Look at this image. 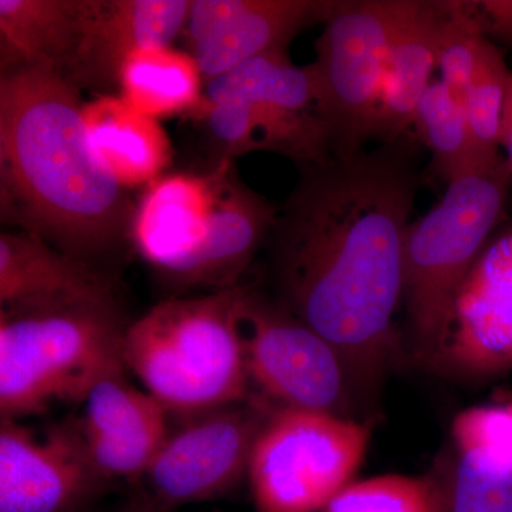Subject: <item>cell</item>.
Masks as SVG:
<instances>
[{
	"instance_id": "cell-19",
	"label": "cell",
	"mask_w": 512,
	"mask_h": 512,
	"mask_svg": "<svg viewBox=\"0 0 512 512\" xmlns=\"http://www.w3.org/2000/svg\"><path fill=\"white\" fill-rule=\"evenodd\" d=\"M90 140L110 173L126 190L150 185L171 160L170 138L157 119L123 97L101 94L84 104Z\"/></svg>"
},
{
	"instance_id": "cell-5",
	"label": "cell",
	"mask_w": 512,
	"mask_h": 512,
	"mask_svg": "<svg viewBox=\"0 0 512 512\" xmlns=\"http://www.w3.org/2000/svg\"><path fill=\"white\" fill-rule=\"evenodd\" d=\"M126 330L117 298L0 311L2 419L82 403L94 384L126 370Z\"/></svg>"
},
{
	"instance_id": "cell-24",
	"label": "cell",
	"mask_w": 512,
	"mask_h": 512,
	"mask_svg": "<svg viewBox=\"0 0 512 512\" xmlns=\"http://www.w3.org/2000/svg\"><path fill=\"white\" fill-rule=\"evenodd\" d=\"M436 485L440 512H512V473L468 454L456 451Z\"/></svg>"
},
{
	"instance_id": "cell-2",
	"label": "cell",
	"mask_w": 512,
	"mask_h": 512,
	"mask_svg": "<svg viewBox=\"0 0 512 512\" xmlns=\"http://www.w3.org/2000/svg\"><path fill=\"white\" fill-rule=\"evenodd\" d=\"M79 89L49 66L0 76L2 220L99 265L130 242L137 205L90 140Z\"/></svg>"
},
{
	"instance_id": "cell-20",
	"label": "cell",
	"mask_w": 512,
	"mask_h": 512,
	"mask_svg": "<svg viewBox=\"0 0 512 512\" xmlns=\"http://www.w3.org/2000/svg\"><path fill=\"white\" fill-rule=\"evenodd\" d=\"M86 8L87 0H0L2 73L26 66L66 72Z\"/></svg>"
},
{
	"instance_id": "cell-8",
	"label": "cell",
	"mask_w": 512,
	"mask_h": 512,
	"mask_svg": "<svg viewBox=\"0 0 512 512\" xmlns=\"http://www.w3.org/2000/svg\"><path fill=\"white\" fill-rule=\"evenodd\" d=\"M369 430L338 414L275 409L249 463L255 512H318L353 483Z\"/></svg>"
},
{
	"instance_id": "cell-30",
	"label": "cell",
	"mask_w": 512,
	"mask_h": 512,
	"mask_svg": "<svg viewBox=\"0 0 512 512\" xmlns=\"http://www.w3.org/2000/svg\"><path fill=\"white\" fill-rule=\"evenodd\" d=\"M123 512H167L164 507L156 503L150 495H140L134 498L130 504L124 508Z\"/></svg>"
},
{
	"instance_id": "cell-15",
	"label": "cell",
	"mask_w": 512,
	"mask_h": 512,
	"mask_svg": "<svg viewBox=\"0 0 512 512\" xmlns=\"http://www.w3.org/2000/svg\"><path fill=\"white\" fill-rule=\"evenodd\" d=\"M190 8L191 0H87L82 35L62 76L79 90L111 94L127 57L171 46L184 33Z\"/></svg>"
},
{
	"instance_id": "cell-17",
	"label": "cell",
	"mask_w": 512,
	"mask_h": 512,
	"mask_svg": "<svg viewBox=\"0 0 512 512\" xmlns=\"http://www.w3.org/2000/svg\"><path fill=\"white\" fill-rule=\"evenodd\" d=\"M116 298L101 266L74 258L26 232L0 235V311H30Z\"/></svg>"
},
{
	"instance_id": "cell-26",
	"label": "cell",
	"mask_w": 512,
	"mask_h": 512,
	"mask_svg": "<svg viewBox=\"0 0 512 512\" xmlns=\"http://www.w3.org/2000/svg\"><path fill=\"white\" fill-rule=\"evenodd\" d=\"M446 16L441 26L437 69L441 80L460 106L466 104L468 90L476 74L485 37L471 2H444Z\"/></svg>"
},
{
	"instance_id": "cell-4",
	"label": "cell",
	"mask_w": 512,
	"mask_h": 512,
	"mask_svg": "<svg viewBox=\"0 0 512 512\" xmlns=\"http://www.w3.org/2000/svg\"><path fill=\"white\" fill-rule=\"evenodd\" d=\"M241 286L158 303L127 326L123 357L168 413L191 417L248 400Z\"/></svg>"
},
{
	"instance_id": "cell-21",
	"label": "cell",
	"mask_w": 512,
	"mask_h": 512,
	"mask_svg": "<svg viewBox=\"0 0 512 512\" xmlns=\"http://www.w3.org/2000/svg\"><path fill=\"white\" fill-rule=\"evenodd\" d=\"M205 79L188 52L151 47L127 57L119 74V94L146 116H195L204 103Z\"/></svg>"
},
{
	"instance_id": "cell-6",
	"label": "cell",
	"mask_w": 512,
	"mask_h": 512,
	"mask_svg": "<svg viewBox=\"0 0 512 512\" xmlns=\"http://www.w3.org/2000/svg\"><path fill=\"white\" fill-rule=\"evenodd\" d=\"M511 181L501 156L448 183L439 204L407 228L402 299L424 362L433 363L446 345L457 293L500 221Z\"/></svg>"
},
{
	"instance_id": "cell-7",
	"label": "cell",
	"mask_w": 512,
	"mask_h": 512,
	"mask_svg": "<svg viewBox=\"0 0 512 512\" xmlns=\"http://www.w3.org/2000/svg\"><path fill=\"white\" fill-rule=\"evenodd\" d=\"M194 117L205 124L220 160L268 151L301 167L333 156L311 66H295L288 52L266 53L205 82Z\"/></svg>"
},
{
	"instance_id": "cell-1",
	"label": "cell",
	"mask_w": 512,
	"mask_h": 512,
	"mask_svg": "<svg viewBox=\"0 0 512 512\" xmlns=\"http://www.w3.org/2000/svg\"><path fill=\"white\" fill-rule=\"evenodd\" d=\"M406 143L298 167L266 241L276 302L338 350L357 392L379 382L393 350L419 180Z\"/></svg>"
},
{
	"instance_id": "cell-29",
	"label": "cell",
	"mask_w": 512,
	"mask_h": 512,
	"mask_svg": "<svg viewBox=\"0 0 512 512\" xmlns=\"http://www.w3.org/2000/svg\"><path fill=\"white\" fill-rule=\"evenodd\" d=\"M501 147L505 150V158L512 168V70L508 80L507 96H505L503 124H501Z\"/></svg>"
},
{
	"instance_id": "cell-16",
	"label": "cell",
	"mask_w": 512,
	"mask_h": 512,
	"mask_svg": "<svg viewBox=\"0 0 512 512\" xmlns=\"http://www.w3.org/2000/svg\"><path fill=\"white\" fill-rule=\"evenodd\" d=\"M79 421L94 466L107 480H137L164 446L168 410L124 379V370L94 384Z\"/></svg>"
},
{
	"instance_id": "cell-3",
	"label": "cell",
	"mask_w": 512,
	"mask_h": 512,
	"mask_svg": "<svg viewBox=\"0 0 512 512\" xmlns=\"http://www.w3.org/2000/svg\"><path fill=\"white\" fill-rule=\"evenodd\" d=\"M278 210L220 160L208 173L161 175L148 185L130 242L167 284L224 291L239 286Z\"/></svg>"
},
{
	"instance_id": "cell-23",
	"label": "cell",
	"mask_w": 512,
	"mask_h": 512,
	"mask_svg": "<svg viewBox=\"0 0 512 512\" xmlns=\"http://www.w3.org/2000/svg\"><path fill=\"white\" fill-rule=\"evenodd\" d=\"M510 76L503 53L487 37L464 104L471 146L480 164L501 157V124Z\"/></svg>"
},
{
	"instance_id": "cell-9",
	"label": "cell",
	"mask_w": 512,
	"mask_h": 512,
	"mask_svg": "<svg viewBox=\"0 0 512 512\" xmlns=\"http://www.w3.org/2000/svg\"><path fill=\"white\" fill-rule=\"evenodd\" d=\"M239 319L249 382L276 409L349 417L355 384L338 350L284 306L241 286Z\"/></svg>"
},
{
	"instance_id": "cell-28",
	"label": "cell",
	"mask_w": 512,
	"mask_h": 512,
	"mask_svg": "<svg viewBox=\"0 0 512 512\" xmlns=\"http://www.w3.org/2000/svg\"><path fill=\"white\" fill-rule=\"evenodd\" d=\"M485 37L493 36L512 45V0L471 2Z\"/></svg>"
},
{
	"instance_id": "cell-12",
	"label": "cell",
	"mask_w": 512,
	"mask_h": 512,
	"mask_svg": "<svg viewBox=\"0 0 512 512\" xmlns=\"http://www.w3.org/2000/svg\"><path fill=\"white\" fill-rule=\"evenodd\" d=\"M107 483L79 421L37 434L0 420V512H86Z\"/></svg>"
},
{
	"instance_id": "cell-18",
	"label": "cell",
	"mask_w": 512,
	"mask_h": 512,
	"mask_svg": "<svg viewBox=\"0 0 512 512\" xmlns=\"http://www.w3.org/2000/svg\"><path fill=\"white\" fill-rule=\"evenodd\" d=\"M393 29L384 69L373 137L384 143L404 137L413 127L421 97L437 69L444 2L392 0Z\"/></svg>"
},
{
	"instance_id": "cell-25",
	"label": "cell",
	"mask_w": 512,
	"mask_h": 512,
	"mask_svg": "<svg viewBox=\"0 0 512 512\" xmlns=\"http://www.w3.org/2000/svg\"><path fill=\"white\" fill-rule=\"evenodd\" d=\"M323 512H440L431 478L387 474L350 483Z\"/></svg>"
},
{
	"instance_id": "cell-13",
	"label": "cell",
	"mask_w": 512,
	"mask_h": 512,
	"mask_svg": "<svg viewBox=\"0 0 512 512\" xmlns=\"http://www.w3.org/2000/svg\"><path fill=\"white\" fill-rule=\"evenodd\" d=\"M338 0H191L184 33L205 82L325 23Z\"/></svg>"
},
{
	"instance_id": "cell-11",
	"label": "cell",
	"mask_w": 512,
	"mask_h": 512,
	"mask_svg": "<svg viewBox=\"0 0 512 512\" xmlns=\"http://www.w3.org/2000/svg\"><path fill=\"white\" fill-rule=\"evenodd\" d=\"M272 410L244 400L188 419L170 433L146 473L150 497L168 510L228 493L248 476L256 440Z\"/></svg>"
},
{
	"instance_id": "cell-22",
	"label": "cell",
	"mask_w": 512,
	"mask_h": 512,
	"mask_svg": "<svg viewBox=\"0 0 512 512\" xmlns=\"http://www.w3.org/2000/svg\"><path fill=\"white\" fill-rule=\"evenodd\" d=\"M413 127L421 143L433 154V171L446 183L468 171L484 167L474 156L466 111L444 84L433 82L421 97Z\"/></svg>"
},
{
	"instance_id": "cell-27",
	"label": "cell",
	"mask_w": 512,
	"mask_h": 512,
	"mask_svg": "<svg viewBox=\"0 0 512 512\" xmlns=\"http://www.w3.org/2000/svg\"><path fill=\"white\" fill-rule=\"evenodd\" d=\"M451 434L458 453L512 473V404L464 410L454 419Z\"/></svg>"
},
{
	"instance_id": "cell-14",
	"label": "cell",
	"mask_w": 512,
	"mask_h": 512,
	"mask_svg": "<svg viewBox=\"0 0 512 512\" xmlns=\"http://www.w3.org/2000/svg\"><path fill=\"white\" fill-rule=\"evenodd\" d=\"M433 365L484 379L512 367V225L487 242L454 303L446 345Z\"/></svg>"
},
{
	"instance_id": "cell-10",
	"label": "cell",
	"mask_w": 512,
	"mask_h": 512,
	"mask_svg": "<svg viewBox=\"0 0 512 512\" xmlns=\"http://www.w3.org/2000/svg\"><path fill=\"white\" fill-rule=\"evenodd\" d=\"M392 29V0H338L316 40L309 66L333 156H353L373 137Z\"/></svg>"
}]
</instances>
